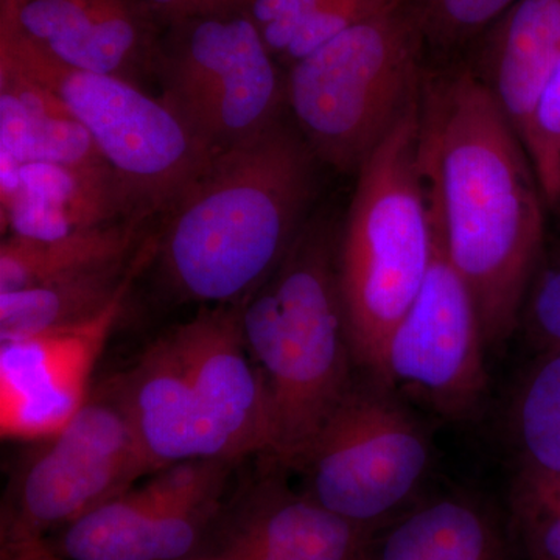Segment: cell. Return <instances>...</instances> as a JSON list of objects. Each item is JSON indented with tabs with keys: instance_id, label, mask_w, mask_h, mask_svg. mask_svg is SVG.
Returning a JSON list of instances; mask_svg holds the SVG:
<instances>
[{
	"instance_id": "17",
	"label": "cell",
	"mask_w": 560,
	"mask_h": 560,
	"mask_svg": "<svg viewBox=\"0 0 560 560\" xmlns=\"http://www.w3.org/2000/svg\"><path fill=\"white\" fill-rule=\"evenodd\" d=\"M0 132L3 183L16 178L28 162L109 167L60 98L5 60H0Z\"/></svg>"
},
{
	"instance_id": "2",
	"label": "cell",
	"mask_w": 560,
	"mask_h": 560,
	"mask_svg": "<svg viewBox=\"0 0 560 560\" xmlns=\"http://www.w3.org/2000/svg\"><path fill=\"white\" fill-rule=\"evenodd\" d=\"M318 162L289 116L212 154L156 232L154 259L168 287L205 305L242 304L307 223Z\"/></svg>"
},
{
	"instance_id": "18",
	"label": "cell",
	"mask_w": 560,
	"mask_h": 560,
	"mask_svg": "<svg viewBox=\"0 0 560 560\" xmlns=\"http://www.w3.org/2000/svg\"><path fill=\"white\" fill-rule=\"evenodd\" d=\"M560 57V0H521L503 18L475 70L525 139L541 88Z\"/></svg>"
},
{
	"instance_id": "5",
	"label": "cell",
	"mask_w": 560,
	"mask_h": 560,
	"mask_svg": "<svg viewBox=\"0 0 560 560\" xmlns=\"http://www.w3.org/2000/svg\"><path fill=\"white\" fill-rule=\"evenodd\" d=\"M425 33L407 0L287 68V113L316 160L357 173L419 101Z\"/></svg>"
},
{
	"instance_id": "10",
	"label": "cell",
	"mask_w": 560,
	"mask_h": 560,
	"mask_svg": "<svg viewBox=\"0 0 560 560\" xmlns=\"http://www.w3.org/2000/svg\"><path fill=\"white\" fill-rule=\"evenodd\" d=\"M433 234L429 275L390 334L375 381L401 386L441 415L460 419L477 410L488 389V345L474 294Z\"/></svg>"
},
{
	"instance_id": "26",
	"label": "cell",
	"mask_w": 560,
	"mask_h": 560,
	"mask_svg": "<svg viewBox=\"0 0 560 560\" xmlns=\"http://www.w3.org/2000/svg\"><path fill=\"white\" fill-rule=\"evenodd\" d=\"M521 323L544 350H560V257L540 261L530 282Z\"/></svg>"
},
{
	"instance_id": "28",
	"label": "cell",
	"mask_w": 560,
	"mask_h": 560,
	"mask_svg": "<svg viewBox=\"0 0 560 560\" xmlns=\"http://www.w3.org/2000/svg\"><path fill=\"white\" fill-rule=\"evenodd\" d=\"M512 499L560 512V475L521 467L512 488Z\"/></svg>"
},
{
	"instance_id": "12",
	"label": "cell",
	"mask_w": 560,
	"mask_h": 560,
	"mask_svg": "<svg viewBox=\"0 0 560 560\" xmlns=\"http://www.w3.org/2000/svg\"><path fill=\"white\" fill-rule=\"evenodd\" d=\"M143 0H2L0 31L51 60L139 84L156 44Z\"/></svg>"
},
{
	"instance_id": "6",
	"label": "cell",
	"mask_w": 560,
	"mask_h": 560,
	"mask_svg": "<svg viewBox=\"0 0 560 560\" xmlns=\"http://www.w3.org/2000/svg\"><path fill=\"white\" fill-rule=\"evenodd\" d=\"M0 60L54 92L90 132L132 220L162 219L212 156L167 103L135 81L70 69L5 31Z\"/></svg>"
},
{
	"instance_id": "23",
	"label": "cell",
	"mask_w": 560,
	"mask_h": 560,
	"mask_svg": "<svg viewBox=\"0 0 560 560\" xmlns=\"http://www.w3.org/2000/svg\"><path fill=\"white\" fill-rule=\"evenodd\" d=\"M511 425L521 467L560 475V350H544L526 372Z\"/></svg>"
},
{
	"instance_id": "29",
	"label": "cell",
	"mask_w": 560,
	"mask_h": 560,
	"mask_svg": "<svg viewBox=\"0 0 560 560\" xmlns=\"http://www.w3.org/2000/svg\"><path fill=\"white\" fill-rule=\"evenodd\" d=\"M143 2L154 13L175 22L213 13V11L243 7L246 0H143Z\"/></svg>"
},
{
	"instance_id": "31",
	"label": "cell",
	"mask_w": 560,
	"mask_h": 560,
	"mask_svg": "<svg viewBox=\"0 0 560 560\" xmlns=\"http://www.w3.org/2000/svg\"><path fill=\"white\" fill-rule=\"evenodd\" d=\"M3 560H18V559L14 558V556L11 555V552H7V559H3Z\"/></svg>"
},
{
	"instance_id": "30",
	"label": "cell",
	"mask_w": 560,
	"mask_h": 560,
	"mask_svg": "<svg viewBox=\"0 0 560 560\" xmlns=\"http://www.w3.org/2000/svg\"><path fill=\"white\" fill-rule=\"evenodd\" d=\"M7 552H11L18 560H62L49 548L44 547L43 540L9 545Z\"/></svg>"
},
{
	"instance_id": "20",
	"label": "cell",
	"mask_w": 560,
	"mask_h": 560,
	"mask_svg": "<svg viewBox=\"0 0 560 560\" xmlns=\"http://www.w3.org/2000/svg\"><path fill=\"white\" fill-rule=\"evenodd\" d=\"M363 560H510L492 515L477 501L442 497L401 512L372 536Z\"/></svg>"
},
{
	"instance_id": "13",
	"label": "cell",
	"mask_w": 560,
	"mask_h": 560,
	"mask_svg": "<svg viewBox=\"0 0 560 560\" xmlns=\"http://www.w3.org/2000/svg\"><path fill=\"white\" fill-rule=\"evenodd\" d=\"M202 407L235 458L272 453L270 397L243 338L241 304L206 305L168 334Z\"/></svg>"
},
{
	"instance_id": "11",
	"label": "cell",
	"mask_w": 560,
	"mask_h": 560,
	"mask_svg": "<svg viewBox=\"0 0 560 560\" xmlns=\"http://www.w3.org/2000/svg\"><path fill=\"white\" fill-rule=\"evenodd\" d=\"M128 291L79 327L2 342V438L49 441L69 425L90 399L92 371L124 312Z\"/></svg>"
},
{
	"instance_id": "22",
	"label": "cell",
	"mask_w": 560,
	"mask_h": 560,
	"mask_svg": "<svg viewBox=\"0 0 560 560\" xmlns=\"http://www.w3.org/2000/svg\"><path fill=\"white\" fill-rule=\"evenodd\" d=\"M171 490L168 469L125 490L62 529L70 560H151L154 533Z\"/></svg>"
},
{
	"instance_id": "4",
	"label": "cell",
	"mask_w": 560,
	"mask_h": 560,
	"mask_svg": "<svg viewBox=\"0 0 560 560\" xmlns=\"http://www.w3.org/2000/svg\"><path fill=\"white\" fill-rule=\"evenodd\" d=\"M429 195L419 162V101L357 172L337 245L338 285L357 366L377 378L390 334L433 260Z\"/></svg>"
},
{
	"instance_id": "25",
	"label": "cell",
	"mask_w": 560,
	"mask_h": 560,
	"mask_svg": "<svg viewBox=\"0 0 560 560\" xmlns=\"http://www.w3.org/2000/svg\"><path fill=\"white\" fill-rule=\"evenodd\" d=\"M521 0H419L415 2L425 39L455 44L503 18Z\"/></svg>"
},
{
	"instance_id": "7",
	"label": "cell",
	"mask_w": 560,
	"mask_h": 560,
	"mask_svg": "<svg viewBox=\"0 0 560 560\" xmlns=\"http://www.w3.org/2000/svg\"><path fill=\"white\" fill-rule=\"evenodd\" d=\"M172 24L154 55L160 98L209 154L289 116L285 73L243 7Z\"/></svg>"
},
{
	"instance_id": "3",
	"label": "cell",
	"mask_w": 560,
	"mask_h": 560,
	"mask_svg": "<svg viewBox=\"0 0 560 560\" xmlns=\"http://www.w3.org/2000/svg\"><path fill=\"white\" fill-rule=\"evenodd\" d=\"M337 245L329 221L312 217L285 259L241 304L243 338L270 397L271 458L291 469L357 383Z\"/></svg>"
},
{
	"instance_id": "15",
	"label": "cell",
	"mask_w": 560,
	"mask_h": 560,
	"mask_svg": "<svg viewBox=\"0 0 560 560\" xmlns=\"http://www.w3.org/2000/svg\"><path fill=\"white\" fill-rule=\"evenodd\" d=\"M374 534L307 492L267 481L246 501L223 560H363Z\"/></svg>"
},
{
	"instance_id": "19",
	"label": "cell",
	"mask_w": 560,
	"mask_h": 560,
	"mask_svg": "<svg viewBox=\"0 0 560 560\" xmlns=\"http://www.w3.org/2000/svg\"><path fill=\"white\" fill-rule=\"evenodd\" d=\"M154 254L156 234L147 237L128 259L32 289L0 293V340L73 329L94 319L131 290L132 280L143 265L154 260Z\"/></svg>"
},
{
	"instance_id": "16",
	"label": "cell",
	"mask_w": 560,
	"mask_h": 560,
	"mask_svg": "<svg viewBox=\"0 0 560 560\" xmlns=\"http://www.w3.org/2000/svg\"><path fill=\"white\" fill-rule=\"evenodd\" d=\"M120 220L132 219L110 167L28 162L2 195V228L9 235L57 238Z\"/></svg>"
},
{
	"instance_id": "24",
	"label": "cell",
	"mask_w": 560,
	"mask_h": 560,
	"mask_svg": "<svg viewBox=\"0 0 560 560\" xmlns=\"http://www.w3.org/2000/svg\"><path fill=\"white\" fill-rule=\"evenodd\" d=\"M523 145L528 151L545 205L560 206V57L541 88Z\"/></svg>"
},
{
	"instance_id": "1",
	"label": "cell",
	"mask_w": 560,
	"mask_h": 560,
	"mask_svg": "<svg viewBox=\"0 0 560 560\" xmlns=\"http://www.w3.org/2000/svg\"><path fill=\"white\" fill-rule=\"evenodd\" d=\"M419 162L433 230L480 312L488 348L510 340L545 246L528 151L475 69L427 70Z\"/></svg>"
},
{
	"instance_id": "21",
	"label": "cell",
	"mask_w": 560,
	"mask_h": 560,
	"mask_svg": "<svg viewBox=\"0 0 560 560\" xmlns=\"http://www.w3.org/2000/svg\"><path fill=\"white\" fill-rule=\"evenodd\" d=\"M145 221L120 220L57 238L7 235L0 245V293L44 285L135 256Z\"/></svg>"
},
{
	"instance_id": "27",
	"label": "cell",
	"mask_w": 560,
	"mask_h": 560,
	"mask_svg": "<svg viewBox=\"0 0 560 560\" xmlns=\"http://www.w3.org/2000/svg\"><path fill=\"white\" fill-rule=\"evenodd\" d=\"M515 525L530 560H560V512L512 499Z\"/></svg>"
},
{
	"instance_id": "8",
	"label": "cell",
	"mask_w": 560,
	"mask_h": 560,
	"mask_svg": "<svg viewBox=\"0 0 560 560\" xmlns=\"http://www.w3.org/2000/svg\"><path fill=\"white\" fill-rule=\"evenodd\" d=\"M430 466L429 434L394 389L372 378L331 412L298 470L308 495L377 533L408 506Z\"/></svg>"
},
{
	"instance_id": "9",
	"label": "cell",
	"mask_w": 560,
	"mask_h": 560,
	"mask_svg": "<svg viewBox=\"0 0 560 560\" xmlns=\"http://www.w3.org/2000/svg\"><path fill=\"white\" fill-rule=\"evenodd\" d=\"M154 474L130 412L116 390L90 397L58 436L22 464L10 490L9 545L43 540Z\"/></svg>"
},
{
	"instance_id": "32",
	"label": "cell",
	"mask_w": 560,
	"mask_h": 560,
	"mask_svg": "<svg viewBox=\"0 0 560 560\" xmlns=\"http://www.w3.org/2000/svg\"><path fill=\"white\" fill-rule=\"evenodd\" d=\"M559 208H560V206H559ZM559 208H558V209H559Z\"/></svg>"
},
{
	"instance_id": "14",
	"label": "cell",
	"mask_w": 560,
	"mask_h": 560,
	"mask_svg": "<svg viewBox=\"0 0 560 560\" xmlns=\"http://www.w3.org/2000/svg\"><path fill=\"white\" fill-rule=\"evenodd\" d=\"M114 388L130 412L154 474L186 460L237 459L202 407L168 335L151 345Z\"/></svg>"
}]
</instances>
